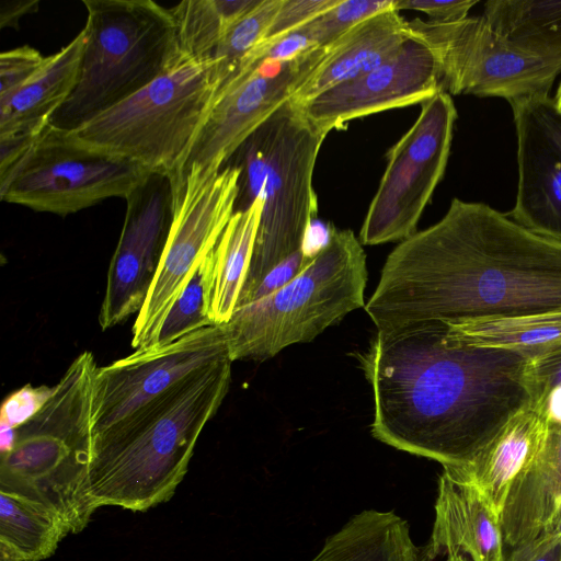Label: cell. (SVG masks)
<instances>
[{
	"mask_svg": "<svg viewBox=\"0 0 561 561\" xmlns=\"http://www.w3.org/2000/svg\"><path fill=\"white\" fill-rule=\"evenodd\" d=\"M391 9L394 0H341L296 32L312 47L322 48L370 16Z\"/></svg>",
	"mask_w": 561,
	"mask_h": 561,
	"instance_id": "4dcf8cb0",
	"label": "cell"
},
{
	"mask_svg": "<svg viewBox=\"0 0 561 561\" xmlns=\"http://www.w3.org/2000/svg\"><path fill=\"white\" fill-rule=\"evenodd\" d=\"M288 101L237 151L242 169L237 209L263 201L254 251L237 301L243 305L263 280L295 253L318 213L313 171L325 139Z\"/></svg>",
	"mask_w": 561,
	"mask_h": 561,
	"instance_id": "5b68a950",
	"label": "cell"
},
{
	"mask_svg": "<svg viewBox=\"0 0 561 561\" xmlns=\"http://www.w3.org/2000/svg\"><path fill=\"white\" fill-rule=\"evenodd\" d=\"M0 561H23V559L12 547L0 541Z\"/></svg>",
	"mask_w": 561,
	"mask_h": 561,
	"instance_id": "f35d334b",
	"label": "cell"
},
{
	"mask_svg": "<svg viewBox=\"0 0 561 561\" xmlns=\"http://www.w3.org/2000/svg\"><path fill=\"white\" fill-rule=\"evenodd\" d=\"M96 369L91 352L78 355L47 402L1 451L0 491L43 504L71 534L85 528L96 510L88 484Z\"/></svg>",
	"mask_w": 561,
	"mask_h": 561,
	"instance_id": "277c9868",
	"label": "cell"
},
{
	"mask_svg": "<svg viewBox=\"0 0 561 561\" xmlns=\"http://www.w3.org/2000/svg\"><path fill=\"white\" fill-rule=\"evenodd\" d=\"M45 58L37 49L24 45L0 55V105L42 67Z\"/></svg>",
	"mask_w": 561,
	"mask_h": 561,
	"instance_id": "d6a6232c",
	"label": "cell"
},
{
	"mask_svg": "<svg viewBox=\"0 0 561 561\" xmlns=\"http://www.w3.org/2000/svg\"><path fill=\"white\" fill-rule=\"evenodd\" d=\"M168 176L151 173L126 198L122 232L110 262L99 314L107 330L139 312L154 279L171 225Z\"/></svg>",
	"mask_w": 561,
	"mask_h": 561,
	"instance_id": "9a60e30c",
	"label": "cell"
},
{
	"mask_svg": "<svg viewBox=\"0 0 561 561\" xmlns=\"http://www.w3.org/2000/svg\"><path fill=\"white\" fill-rule=\"evenodd\" d=\"M231 364L226 360L191 374L93 435L88 484L96 508L142 512L173 496L203 428L228 392Z\"/></svg>",
	"mask_w": 561,
	"mask_h": 561,
	"instance_id": "3957f363",
	"label": "cell"
},
{
	"mask_svg": "<svg viewBox=\"0 0 561 561\" xmlns=\"http://www.w3.org/2000/svg\"><path fill=\"white\" fill-rule=\"evenodd\" d=\"M214 268L215 249L206 255L170 307L153 345L169 344L188 333L216 325L211 316Z\"/></svg>",
	"mask_w": 561,
	"mask_h": 561,
	"instance_id": "f1b7e54d",
	"label": "cell"
},
{
	"mask_svg": "<svg viewBox=\"0 0 561 561\" xmlns=\"http://www.w3.org/2000/svg\"><path fill=\"white\" fill-rule=\"evenodd\" d=\"M505 561H561V535L546 530L538 537L513 547Z\"/></svg>",
	"mask_w": 561,
	"mask_h": 561,
	"instance_id": "8d00e7d4",
	"label": "cell"
},
{
	"mask_svg": "<svg viewBox=\"0 0 561 561\" xmlns=\"http://www.w3.org/2000/svg\"><path fill=\"white\" fill-rule=\"evenodd\" d=\"M213 59L183 58L148 85L73 130L79 144L176 178L218 94Z\"/></svg>",
	"mask_w": 561,
	"mask_h": 561,
	"instance_id": "ba28073f",
	"label": "cell"
},
{
	"mask_svg": "<svg viewBox=\"0 0 561 561\" xmlns=\"http://www.w3.org/2000/svg\"><path fill=\"white\" fill-rule=\"evenodd\" d=\"M283 0H261L226 33L211 59L217 65L221 85L237 71L240 62L266 37Z\"/></svg>",
	"mask_w": 561,
	"mask_h": 561,
	"instance_id": "f546056e",
	"label": "cell"
},
{
	"mask_svg": "<svg viewBox=\"0 0 561 561\" xmlns=\"http://www.w3.org/2000/svg\"><path fill=\"white\" fill-rule=\"evenodd\" d=\"M85 46L78 83L49 124L73 130L183 58L170 10L152 0H82Z\"/></svg>",
	"mask_w": 561,
	"mask_h": 561,
	"instance_id": "52a82bcc",
	"label": "cell"
},
{
	"mask_svg": "<svg viewBox=\"0 0 561 561\" xmlns=\"http://www.w3.org/2000/svg\"><path fill=\"white\" fill-rule=\"evenodd\" d=\"M411 36L425 43L439 67L442 90L503 98L510 102L549 95L561 65L507 43L483 15L451 23L408 21Z\"/></svg>",
	"mask_w": 561,
	"mask_h": 561,
	"instance_id": "8fae6325",
	"label": "cell"
},
{
	"mask_svg": "<svg viewBox=\"0 0 561 561\" xmlns=\"http://www.w3.org/2000/svg\"><path fill=\"white\" fill-rule=\"evenodd\" d=\"M38 0L3 1L0 8V27H18L19 21L38 9Z\"/></svg>",
	"mask_w": 561,
	"mask_h": 561,
	"instance_id": "74e56055",
	"label": "cell"
},
{
	"mask_svg": "<svg viewBox=\"0 0 561 561\" xmlns=\"http://www.w3.org/2000/svg\"><path fill=\"white\" fill-rule=\"evenodd\" d=\"M242 169L192 165L171 185V225L163 253L133 327L131 346L154 344L170 307L217 245L236 211Z\"/></svg>",
	"mask_w": 561,
	"mask_h": 561,
	"instance_id": "9c48e42d",
	"label": "cell"
},
{
	"mask_svg": "<svg viewBox=\"0 0 561 561\" xmlns=\"http://www.w3.org/2000/svg\"><path fill=\"white\" fill-rule=\"evenodd\" d=\"M554 101H556L558 107L561 110V82H560L559 88L557 90Z\"/></svg>",
	"mask_w": 561,
	"mask_h": 561,
	"instance_id": "60d3db41",
	"label": "cell"
},
{
	"mask_svg": "<svg viewBox=\"0 0 561 561\" xmlns=\"http://www.w3.org/2000/svg\"><path fill=\"white\" fill-rule=\"evenodd\" d=\"M530 356L459 342L445 325L377 332L359 355L374 394L371 434L443 467L467 465L531 405Z\"/></svg>",
	"mask_w": 561,
	"mask_h": 561,
	"instance_id": "7a4b0ae2",
	"label": "cell"
},
{
	"mask_svg": "<svg viewBox=\"0 0 561 561\" xmlns=\"http://www.w3.org/2000/svg\"><path fill=\"white\" fill-rule=\"evenodd\" d=\"M366 254L352 230L332 229L288 283L234 309L225 330L231 359L263 362L316 339L351 311L365 307Z\"/></svg>",
	"mask_w": 561,
	"mask_h": 561,
	"instance_id": "8992f818",
	"label": "cell"
},
{
	"mask_svg": "<svg viewBox=\"0 0 561 561\" xmlns=\"http://www.w3.org/2000/svg\"><path fill=\"white\" fill-rule=\"evenodd\" d=\"M440 91L433 51L411 36L378 67L298 106L308 122L328 136L333 129H345L352 119L421 104Z\"/></svg>",
	"mask_w": 561,
	"mask_h": 561,
	"instance_id": "2e32d148",
	"label": "cell"
},
{
	"mask_svg": "<svg viewBox=\"0 0 561 561\" xmlns=\"http://www.w3.org/2000/svg\"><path fill=\"white\" fill-rule=\"evenodd\" d=\"M478 3L477 0H394V9L413 10L425 13L431 22L451 23L468 16L470 9Z\"/></svg>",
	"mask_w": 561,
	"mask_h": 561,
	"instance_id": "d590c367",
	"label": "cell"
},
{
	"mask_svg": "<svg viewBox=\"0 0 561 561\" xmlns=\"http://www.w3.org/2000/svg\"><path fill=\"white\" fill-rule=\"evenodd\" d=\"M261 0H184L173 8L176 37L182 55L211 59L226 33Z\"/></svg>",
	"mask_w": 561,
	"mask_h": 561,
	"instance_id": "83f0119b",
	"label": "cell"
},
{
	"mask_svg": "<svg viewBox=\"0 0 561 561\" xmlns=\"http://www.w3.org/2000/svg\"><path fill=\"white\" fill-rule=\"evenodd\" d=\"M547 433L545 419L528 407L515 414L470 462L443 468L474 484L501 515L513 482L537 457Z\"/></svg>",
	"mask_w": 561,
	"mask_h": 561,
	"instance_id": "ffe728a7",
	"label": "cell"
},
{
	"mask_svg": "<svg viewBox=\"0 0 561 561\" xmlns=\"http://www.w3.org/2000/svg\"><path fill=\"white\" fill-rule=\"evenodd\" d=\"M151 174L142 165L92 150L48 124L25 154L0 173L3 202L67 216L106 198H127Z\"/></svg>",
	"mask_w": 561,
	"mask_h": 561,
	"instance_id": "30bf717a",
	"label": "cell"
},
{
	"mask_svg": "<svg viewBox=\"0 0 561 561\" xmlns=\"http://www.w3.org/2000/svg\"><path fill=\"white\" fill-rule=\"evenodd\" d=\"M560 506L561 425L548 424L541 450L507 494L501 513L504 542L513 548L538 537Z\"/></svg>",
	"mask_w": 561,
	"mask_h": 561,
	"instance_id": "44dd1931",
	"label": "cell"
},
{
	"mask_svg": "<svg viewBox=\"0 0 561 561\" xmlns=\"http://www.w3.org/2000/svg\"><path fill=\"white\" fill-rule=\"evenodd\" d=\"M411 37L397 10L378 13L323 47L316 66L298 83L290 102L301 105L327 90L378 67Z\"/></svg>",
	"mask_w": 561,
	"mask_h": 561,
	"instance_id": "d6986e66",
	"label": "cell"
},
{
	"mask_svg": "<svg viewBox=\"0 0 561 561\" xmlns=\"http://www.w3.org/2000/svg\"><path fill=\"white\" fill-rule=\"evenodd\" d=\"M527 380L531 403L554 388H561V343L529 357Z\"/></svg>",
	"mask_w": 561,
	"mask_h": 561,
	"instance_id": "e575fe53",
	"label": "cell"
},
{
	"mask_svg": "<svg viewBox=\"0 0 561 561\" xmlns=\"http://www.w3.org/2000/svg\"><path fill=\"white\" fill-rule=\"evenodd\" d=\"M459 342L536 355L561 343V310L486 318L445 325Z\"/></svg>",
	"mask_w": 561,
	"mask_h": 561,
	"instance_id": "484cf974",
	"label": "cell"
},
{
	"mask_svg": "<svg viewBox=\"0 0 561 561\" xmlns=\"http://www.w3.org/2000/svg\"><path fill=\"white\" fill-rule=\"evenodd\" d=\"M341 0H283L280 8L266 34L254 50H266L304 27Z\"/></svg>",
	"mask_w": 561,
	"mask_h": 561,
	"instance_id": "1f68e13d",
	"label": "cell"
},
{
	"mask_svg": "<svg viewBox=\"0 0 561 561\" xmlns=\"http://www.w3.org/2000/svg\"><path fill=\"white\" fill-rule=\"evenodd\" d=\"M263 201L236 210L215 248L211 316L215 324L231 319L252 260Z\"/></svg>",
	"mask_w": 561,
	"mask_h": 561,
	"instance_id": "d4e9b609",
	"label": "cell"
},
{
	"mask_svg": "<svg viewBox=\"0 0 561 561\" xmlns=\"http://www.w3.org/2000/svg\"><path fill=\"white\" fill-rule=\"evenodd\" d=\"M365 310L377 332L561 310V242L456 197L388 255Z\"/></svg>",
	"mask_w": 561,
	"mask_h": 561,
	"instance_id": "6da1fadb",
	"label": "cell"
},
{
	"mask_svg": "<svg viewBox=\"0 0 561 561\" xmlns=\"http://www.w3.org/2000/svg\"><path fill=\"white\" fill-rule=\"evenodd\" d=\"M456 118L455 103L445 91L421 103L413 125L387 153L385 172L359 231L363 245L401 242L416 232L444 176Z\"/></svg>",
	"mask_w": 561,
	"mask_h": 561,
	"instance_id": "7c38bea8",
	"label": "cell"
},
{
	"mask_svg": "<svg viewBox=\"0 0 561 561\" xmlns=\"http://www.w3.org/2000/svg\"><path fill=\"white\" fill-rule=\"evenodd\" d=\"M310 561H430L408 520L393 511L367 508L325 538Z\"/></svg>",
	"mask_w": 561,
	"mask_h": 561,
	"instance_id": "603a6c76",
	"label": "cell"
},
{
	"mask_svg": "<svg viewBox=\"0 0 561 561\" xmlns=\"http://www.w3.org/2000/svg\"><path fill=\"white\" fill-rule=\"evenodd\" d=\"M85 46V32L59 51L47 56L42 67L0 105V135H39L53 115L73 92Z\"/></svg>",
	"mask_w": 561,
	"mask_h": 561,
	"instance_id": "7402d4cb",
	"label": "cell"
},
{
	"mask_svg": "<svg viewBox=\"0 0 561 561\" xmlns=\"http://www.w3.org/2000/svg\"><path fill=\"white\" fill-rule=\"evenodd\" d=\"M226 360H232L226 330L224 324H216L169 344L136 350L98 367L93 435L129 416L191 374Z\"/></svg>",
	"mask_w": 561,
	"mask_h": 561,
	"instance_id": "5bb4252c",
	"label": "cell"
},
{
	"mask_svg": "<svg viewBox=\"0 0 561 561\" xmlns=\"http://www.w3.org/2000/svg\"><path fill=\"white\" fill-rule=\"evenodd\" d=\"M322 50L314 47L289 57L267 56L234 73L220 87L176 178L192 165L224 168L247 139L290 100Z\"/></svg>",
	"mask_w": 561,
	"mask_h": 561,
	"instance_id": "4fadbf2b",
	"label": "cell"
},
{
	"mask_svg": "<svg viewBox=\"0 0 561 561\" xmlns=\"http://www.w3.org/2000/svg\"><path fill=\"white\" fill-rule=\"evenodd\" d=\"M546 530L556 531V533L561 535V506L559 507V510L557 511V513L554 514V516L552 517V519L548 524V526L545 529V531Z\"/></svg>",
	"mask_w": 561,
	"mask_h": 561,
	"instance_id": "ab89813d",
	"label": "cell"
},
{
	"mask_svg": "<svg viewBox=\"0 0 561 561\" xmlns=\"http://www.w3.org/2000/svg\"><path fill=\"white\" fill-rule=\"evenodd\" d=\"M69 533L62 518L43 504L0 491V541L12 547L23 561L47 559Z\"/></svg>",
	"mask_w": 561,
	"mask_h": 561,
	"instance_id": "4316f807",
	"label": "cell"
},
{
	"mask_svg": "<svg viewBox=\"0 0 561 561\" xmlns=\"http://www.w3.org/2000/svg\"><path fill=\"white\" fill-rule=\"evenodd\" d=\"M517 137V193L508 216L561 242V110L549 95L510 102Z\"/></svg>",
	"mask_w": 561,
	"mask_h": 561,
	"instance_id": "e0dca14e",
	"label": "cell"
},
{
	"mask_svg": "<svg viewBox=\"0 0 561 561\" xmlns=\"http://www.w3.org/2000/svg\"><path fill=\"white\" fill-rule=\"evenodd\" d=\"M434 511L423 546L430 561H505L501 515L474 484L448 468L438 477Z\"/></svg>",
	"mask_w": 561,
	"mask_h": 561,
	"instance_id": "ac0fdd59",
	"label": "cell"
},
{
	"mask_svg": "<svg viewBox=\"0 0 561 561\" xmlns=\"http://www.w3.org/2000/svg\"><path fill=\"white\" fill-rule=\"evenodd\" d=\"M54 392V386L33 387L26 385L11 393L1 407V432L14 433L47 402Z\"/></svg>",
	"mask_w": 561,
	"mask_h": 561,
	"instance_id": "836d02e7",
	"label": "cell"
},
{
	"mask_svg": "<svg viewBox=\"0 0 561 561\" xmlns=\"http://www.w3.org/2000/svg\"><path fill=\"white\" fill-rule=\"evenodd\" d=\"M482 15L511 45L561 65V0H489Z\"/></svg>",
	"mask_w": 561,
	"mask_h": 561,
	"instance_id": "cb8c5ba5",
	"label": "cell"
}]
</instances>
